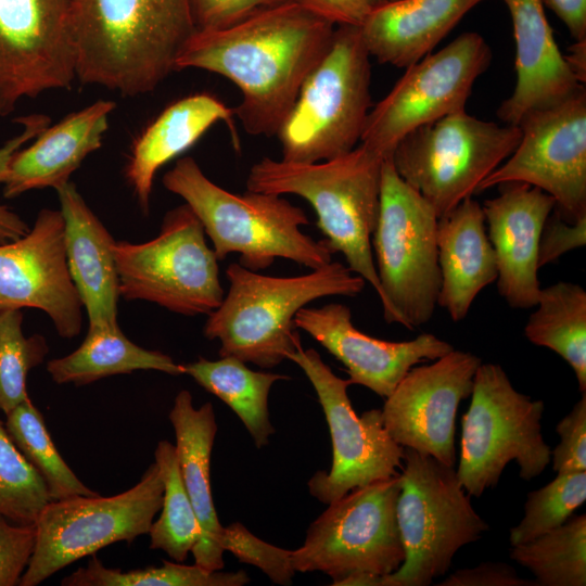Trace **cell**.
Segmentation results:
<instances>
[{"instance_id":"obj_47","label":"cell","mask_w":586,"mask_h":586,"mask_svg":"<svg viewBox=\"0 0 586 586\" xmlns=\"http://www.w3.org/2000/svg\"><path fill=\"white\" fill-rule=\"evenodd\" d=\"M566 26L575 41H586V0H543Z\"/></svg>"},{"instance_id":"obj_23","label":"cell","mask_w":586,"mask_h":586,"mask_svg":"<svg viewBox=\"0 0 586 586\" xmlns=\"http://www.w3.org/2000/svg\"><path fill=\"white\" fill-rule=\"evenodd\" d=\"M64 221L68 271L89 328L117 326L119 281L115 243L73 182L55 190Z\"/></svg>"},{"instance_id":"obj_22","label":"cell","mask_w":586,"mask_h":586,"mask_svg":"<svg viewBox=\"0 0 586 586\" xmlns=\"http://www.w3.org/2000/svg\"><path fill=\"white\" fill-rule=\"evenodd\" d=\"M501 1L512 22L517 84L497 116L518 126L527 113L565 99L583 84L558 48L543 0Z\"/></svg>"},{"instance_id":"obj_33","label":"cell","mask_w":586,"mask_h":586,"mask_svg":"<svg viewBox=\"0 0 586 586\" xmlns=\"http://www.w3.org/2000/svg\"><path fill=\"white\" fill-rule=\"evenodd\" d=\"M163 484L160 518L149 530L150 548L165 551L177 562H183L201 538V527L183 485L176 447L158 442L154 451Z\"/></svg>"},{"instance_id":"obj_18","label":"cell","mask_w":586,"mask_h":586,"mask_svg":"<svg viewBox=\"0 0 586 586\" xmlns=\"http://www.w3.org/2000/svg\"><path fill=\"white\" fill-rule=\"evenodd\" d=\"M481 364L476 355L454 348L430 365L412 367L381 409L393 441L454 467L457 409L471 395Z\"/></svg>"},{"instance_id":"obj_27","label":"cell","mask_w":586,"mask_h":586,"mask_svg":"<svg viewBox=\"0 0 586 586\" xmlns=\"http://www.w3.org/2000/svg\"><path fill=\"white\" fill-rule=\"evenodd\" d=\"M169 420L175 430L176 454L183 485L201 527V538L192 550L195 564L207 570L224 568L220 546L224 526L214 506L209 464L217 432L215 412L211 403L195 408L192 395L182 390L175 397Z\"/></svg>"},{"instance_id":"obj_5","label":"cell","mask_w":586,"mask_h":586,"mask_svg":"<svg viewBox=\"0 0 586 586\" xmlns=\"http://www.w3.org/2000/svg\"><path fill=\"white\" fill-rule=\"evenodd\" d=\"M383 157L364 144L337 157L294 163L264 157L249 171V191L294 194L315 209L317 226L332 253L380 295L371 237L380 209Z\"/></svg>"},{"instance_id":"obj_26","label":"cell","mask_w":586,"mask_h":586,"mask_svg":"<svg viewBox=\"0 0 586 586\" xmlns=\"http://www.w3.org/2000/svg\"><path fill=\"white\" fill-rule=\"evenodd\" d=\"M233 109L211 93H195L165 107L135 139L125 177L144 214H148L156 173L190 149L214 124L225 122L239 149Z\"/></svg>"},{"instance_id":"obj_6","label":"cell","mask_w":586,"mask_h":586,"mask_svg":"<svg viewBox=\"0 0 586 586\" xmlns=\"http://www.w3.org/2000/svg\"><path fill=\"white\" fill-rule=\"evenodd\" d=\"M370 56L359 27L335 26L276 135L281 160L316 163L356 148L371 110Z\"/></svg>"},{"instance_id":"obj_39","label":"cell","mask_w":586,"mask_h":586,"mask_svg":"<svg viewBox=\"0 0 586 586\" xmlns=\"http://www.w3.org/2000/svg\"><path fill=\"white\" fill-rule=\"evenodd\" d=\"M220 546L242 563L260 569L273 583L290 585L295 570L292 550L270 545L252 534L243 524L234 522L224 527Z\"/></svg>"},{"instance_id":"obj_14","label":"cell","mask_w":586,"mask_h":586,"mask_svg":"<svg viewBox=\"0 0 586 586\" xmlns=\"http://www.w3.org/2000/svg\"><path fill=\"white\" fill-rule=\"evenodd\" d=\"M493 53L477 33L467 31L406 67L391 91L370 110L361 144L390 157L412 130L463 111Z\"/></svg>"},{"instance_id":"obj_20","label":"cell","mask_w":586,"mask_h":586,"mask_svg":"<svg viewBox=\"0 0 586 586\" xmlns=\"http://www.w3.org/2000/svg\"><path fill=\"white\" fill-rule=\"evenodd\" d=\"M294 322L345 366L351 384L366 386L385 398L415 365L454 349L431 333L403 342L370 336L353 324L351 309L339 303L305 306Z\"/></svg>"},{"instance_id":"obj_41","label":"cell","mask_w":586,"mask_h":586,"mask_svg":"<svg viewBox=\"0 0 586 586\" xmlns=\"http://www.w3.org/2000/svg\"><path fill=\"white\" fill-rule=\"evenodd\" d=\"M35 545V524H12L0 514V586L20 585Z\"/></svg>"},{"instance_id":"obj_9","label":"cell","mask_w":586,"mask_h":586,"mask_svg":"<svg viewBox=\"0 0 586 586\" xmlns=\"http://www.w3.org/2000/svg\"><path fill=\"white\" fill-rule=\"evenodd\" d=\"M471 404L462 416L457 476L470 496L495 487L514 460L522 480L538 476L551 461L542 436L543 400L518 392L498 364H481L473 378Z\"/></svg>"},{"instance_id":"obj_30","label":"cell","mask_w":586,"mask_h":586,"mask_svg":"<svg viewBox=\"0 0 586 586\" xmlns=\"http://www.w3.org/2000/svg\"><path fill=\"white\" fill-rule=\"evenodd\" d=\"M182 366L183 373L190 375L235 412L257 448L269 443V437L275 433L269 419V393L276 382L290 380V377L254 371L244 361L232 356H225L218 360L200 357Z\"/></svg>"},{"instance_id":"obj_2","label":"cell","mask_w":586,"mask_h":586,"mask_svg":"<svg viewBox=\"0 0 586 586\" xmlns=\"http://www.w3.org/2000/svg\"><path fill=\"white\" fill-rule=\"evenodd\" d=\"M76 78L124 97L149 93L196 30L189 0H71Z\"/></svg>"},{"instance_id":"obj_42","label":"cell","mask_w":586,"mask_h":586,"mask_svg":"<svg viewBox=\"0 0 586 586\" xmlns=\"http://www.w3.org/2000/svg\"><path fill=\"white\" fill-rule=\"evenodd\" d=\"M285 1L289 0H189L196 30L225 28Z\"/></svg>"},{"instance_id":"obj_13","label":"cell","mask_w":586,"mask_h":586,"mask_svg":"<svg viewBox=\"0 0 586 586\" xmlns=\"http://www.w3.org/2000/svg\"><path fill=\"white\" fill-rule=\"evenodd\" d=\"M164 484L153 462L140 481L120 494L51 500L36 525V545L20 585L36 586L113 543L148 534L162 508Z\"/></svg>"},{"instance_id":"obj_19","label":"cell","mask_w":586,"mask_h":586,"mask_svg":"<svg viewBox=\"0 0 586 586\" xmlns=\"http://www.w3.org/2000/svg\"><path fill=\"white\" fill-rule=\"evenodd\" d=\"M37 308L61 337L80 333L82 304L72 281L60 211L41 209L28 232L0 244V310Z\"/></svg>"},{"instance_id":"obj_49","label":"cell","mask_w":586,"mask_h":586,"mask_svg":"<svg viewBox=\"0 0 586 586\" xmlns=\"http://www.w3.org/2000/svg\"><path fill=\"white\" fill-rule=\"evenodd\" d=\"M571 54L565 56L569 65L577 76L581 82H585V52H586V41H575V43L570 48Z\"/></svg>"},{"instance_id":"obj_17","label":"cell","mask_w":586,"mask_h":586,"mask_svg":"<svg viewBox=\"0 0 586 586\" xmlns=\"http://www.w3.org/2000/svg\"><path fill=\"white\" fill-rule=\"evenodd\" d=\"M71 0H0V116L76 78Z\"/></svg>"},{"instance_id":"obj_11","label":"cell","mask_w":586,"mask_h":586,"mask_svg":"<svg viewBox=\"0 0 586 586\" xmlns=\"http://www.w3.org/2000/svg\"><path fill=\"white\" fill-rule=\"evenodd\" d=\"M119 295L184 316L209 315L225 293L218 259L204 228L184 203L168 211L158 234L142 243L116 241Z\"/></svg>"},{"instance_id":"obj_21","label":"cell","mask_w":586,"mask_h":586,"mask_svg":"<svg viewBox=\"0 0 586 586\" xmlns=\"http://www.w3.org/2000/svg\"><path fill=\"white\" fill-rule=\"evenodd\" d=\"M497 187L499 194L482 207L496 256L498 293L512 308H532L542 289L539 238L556 203L549 194L526 183Z\"/></svg>"},{"instance_id":"obj_36","label":"cell","mask_w":586,"mask_h":586,"mask_svg":"<svg viewBox=\"0 0 586 586\" xmlns=\"http://www.w3.org/2000/svg\"><path fill=\"white\" fill-rule=\"evenodd\" d=\"M21 310H0V410L4 415L29 398L27 374L49 352L42 335L25 336Z\"/></svg>"},{"instance_id":"obj_37","label":"cell","mask_w":586,"mask_h":586,"mask_svg":"<svg viewBox=\"0 0 586 586\" xmlns=\"http://www.w3.org/2000/svg\"><path fill=\"white\" fill-rule=\"evenodd\" d=\"M51 500L44 481L0 420V514L13 523L35 524Z\"/></svg>"},{"instance_id":"obj_43","label":"cell","mask_w":586,"mask_h":586,"mask_svg":"<svg viewBox=\"0 0 586 586\" xmlns=\"http://www.w3.org/2000/svg\"><path fill=\"white\" fill-rule=\"evenodd\" d=\"M586 244V217L570 222L557 213L547 218L539 238L538 266L552 263L563 254Z\"/></svg>"},{"instance_id":"obj_15","label":"cell","mask_w":586,"mask_h":586,"mask_svg":"<svg viewBox=\"0 0 586 586\" xmlns=\"http://www.w3.org/2000/svg\"><path fill=\"white\" fill-rule=\"evenodd\" d=\"M512 154L477 192L508 182L536 187L555 200V213L574 222L586 217V89L527 113L518 124Z\"/></svg>"},{"instance_id":"obj_34","label":"cell","mask_w":586,"mask_h":586,"mask_svg":"<svg viewBox=\"0 0 586 586\" xmlns=\"http://www.w3.org/2000/svg\"><path fill=\"white\" fill-rule=\"evenodd\" d=\"M5 429L24 457L44 481L52 500L93 496L58 451L43 417L30 398L5 415Z\"/></svg>"},{"instance_id":"obj_25","label":"cell","mask_w":586,"mask_h":586,"mask_svg":"<svg viewBox=\"0 0 586 586\" xmlns=\"http://www.w3.org/2000/svg\"><path fill=\"white\" fill-rule=\"evenodd\" d=\"M436 244L441 273L437 305L458 322L498 276L482 205L468 198L440 217Z\"/></svg>"},{"instance_id":"obj_12","label":"cell","mask_w":586,"mask_h":586,"mask_svg":"<svg viewBox=\"0 0 586 586\" xmlns=\"http://www.w3.org/2000/svg\"><path fill=\"white\" fill-rule=\"evenodd\" d=\"M398 474L356 488L329 504L292 551L295 572H321L333 586L357 574L395 572L405 560L396 518Z\"/></svg>"},{"instance_id":"obj_35","label":"cell","mask_w":586,"mask_h":586,"mask_svg":"<svg viewBox=\"0 0 586 586\" xmlns=\"http://www.w3.org/2000/svg\"><path fill=\"white\" fill-rule=\"evenodd\" d=\"M162 566L122 571L106 568L92 555L86 566L64 577L63 586H242L250 583L244 571L221 572L198 564L163 561Z\"/></svg>"},{"instance_id":"obj_24","label":"cell","mask_w":586,"mask_h":586,"mask_svg":"<svg viewBox=\"0 0 586 586\" xmlns=\"http://www.w3.org/2000/svg\"><path fill=\"white\" fill-rule=\"evenodd\" d=\"M115 102L98 100L48 126L27 148L18 150L9 164L2 184L4 198L53 188L69 182L84 160L101 148Z\"/></svg>"},{"instance_id":"obj_3","label":"cell","mask_w":586,"mask_h":586,"mask_svg":"<svg viewBox=\"0 0 586 586\" xmlns=\"http://www.w3.org/2000/svg\"><path fill=\"white\" fill-rule=\"evenodd\" d=\"M228 292L212 311L203 333L220 343L219 356H232L263 369L280 365L301 343L294 322L300 309L326 296H356L366 281L340 262L306 275L275 277L238 263L226 269Z\"/></svg>"},{"instance_id":"obj_8","label":"cell","mask_w":586,"mask_h":586,"mask_svg":"<svg viewBox=\"0 0 586 586\" xmlns=\"http://www.w3.org/2000/svg\"><path fill=\"white\" fill-rule=\"evenodd\" d=\"M437 219L424 198L399 177L391 156L385 158L371 247L388 323L413 330L435 313L441 288Z\"/></svg>"},{"instance_id":"obj_32","label":"cell","mask_w":586,"mask_h":586,"mask_svg":"<svg viewBox=\"0 0 586 586\" xmlns=\"http://www.w3.org/2000/svg\"><path fill=\"white\" fill-rule=\"evenodd\" d=\"M510 558L528 569L542 586L586 585V514L512 546Z\"/></svg>"},{"instance_id":"obj_29","label":"cell","mask_w":586,"mask_h":586,"mask_svg":"<svg viewBox=\"0 0 586 586\" xmlns=\"http://www.w3.org/2000/svg\"><path fill=\"white\" fill-rule=\"evenodd\" d=\"M137 370L183 374L182 365L164 353L145 349L132 343L118 324L88 328L87 335L77 349L47 364V371L58 384L85 385Z\"/></svg>"},{"instance_id":"obj_28","label":"cell","mask_w":586,"mask_h":586,"mask_svg":"<svg viewBox=\"0 0 586 586\" xmlns=\"http://www.w3.org/2000/svg\"><path fill=\"white\" fill-rule=\"evenodd\" d=\"M482 0H395L359 27L370 55L406 68L432 53L460 20Z\"/></svg>"},{"instance_id":"obj_10","label":"cell","mask_w":586,"mask_h":586,"mask_svg":"<svg viewBox=\"0 0 586 586\" xmlns=\"http://www.w3.org/2000/svg\"><path fill=\"white\" fill-rule=\"evenodd\" d=\"M520 139L519 126L482 120L463 110L409 132L391 160L399 177L440 218L472 198Z\"/></svg>"},{"instance_id":"obj_16","label":"cell","mask_w":586,"mask_h":586,"mask_svg":"<svg viewBox=\"0 0 586 586\" xmlns=\"http://www.w3.org/2000/svg\"><path fill=\"white\" fill-rule=\"evenodd\" d=\"M288 359L314 386L332 440L331 470L310 477V495L329 505L356 488L397 475L404 447L386 432L381 409L357 416L347 394L349 380L334 374L314 348L304 349L300 343Z\"/></svg>"},{"instance_id":"obj_48","label":"cell","mask_w":586,"mask_h":586,"mask_svg":"<svg viewBox=\"0 0 586 586\" xmlns=\"http://www.w3.org/2000/svg\"><path fill=\"white\" fill-rule=\"evenodd\" d=\"M29 229L16 213L0 204V244L25 235Z\"/></svg>"},{"instance_id":"obj_45","label":"cell","mask_w":586,"mask_h":586,"mask_svg":"<svg viewBox=\"0 0 586 586\" xmlns=\"http://www.w3.org/2000/svg\"><path fill=\"white\" fill-rule=\"evenodd\" d=\"M441 586H533L532 581L522 578L507 563L486 562L474 568L461 569L449 574Z\"/></svg>"},{"instance_id":"obj_44","label":"cell","mask_w":586,"mask_h":586,"mask_svg":"<svg viewBox=\"0 0 586 586\" xmlns=\"http://www.w3.org/2000/svg\"><path fill=\"white\" fill-rule=\"evenodd\" d=\"M334 26L360 27L378 9L395 0H292Z\"/></svg>"},{"instance_id":"obj_31","label":"cell","mask_w":586,"mask_h":586,"mask_svg":"<svg viewBox=\"0 0 586 586\" xmlns=\"http://www.w3.org/2000/svg\"><path fill=\"white\" fill-rule=\"evenodd\" d=\"M534 307L524 327L526 339L563 358L574 371L581 393H586L585 289L559 281L540 289Z\"/></svg>"},{"instance_id":"obj_1","label":"cell","mask_w":586,"mask_h":586,"mask_svg":"<svg viewBox=\"0 0 586 586\" xmlns=\"http://www.w3.org/2000/svg\"><path fill=\"white\" fill-rule=\"evenodd\" d=\"M334 29L289 0L225 28L195 30L180 50L175 72L199 68L228 78L242 94L233 112L244 130L272 137L329 49Z\"/></svg>"},{"instance_id":"obj_7","label":"cell","mask_w":586,"mask_h":586,"mask_svg":"<svg viewBox=\"0 0 586 586\" xmlns=\"http://www.w3.org/2000/svg\"><path fill=\"white\" fill-rule=\"evenodd\" d=\"M396 518L403 564L379 586H428L444 575L455 553L481 538L488 524L476 513L454 467L404 447Z\"/></svg>"},{"instance_id":"obj_4","label":"cell","mask_w":586,"mask_h":586,"mask_svg":"<svg viewBox=\"0 0 586 586\" xmlns=\"http://www.w3.org/2000/svg\"><path fill=\"white\" fill-rule=\"evenodd\" d=\"M164 187L183 199L201 221L218 260L239 254V264L258 271L277 258L310 269L332 260L324 240L316 241L301 227L305 212L278 194L231 193L209 180L191 156L179 158L163 177Z\"/></svg>"},{"instance_id":"obj_46","label":"cell","mask_w":586,"mask_h":586,"mask_svg":"<svg viewBox=\"0 0 586 586\" xmlns=\"http://www.w3.org/2000/svg\"><path fill=\"white\" fill-rule=\"evenodd\" d=\"M15 122L22 126V130L0 148V187L4 182L13 155L50 125V117L44 114H29L15 118Z\"/></svg>"},{"instance_id":"obj_40","label":"cell","mask_w":586,"mask_h":586,"mask_svg":"<svg viewBox=\"0 0 586 586\" xmlns=\"http://www.w3.org/2000/svg\"><path fill=\"white\" fill-rule=\"evenodd\" d=\"M560 444L551 451L557 474L586 471V393L557 424Z\"/></svg>"},{"instance_id":"obj_38","label":"cell","mask_w":586,"mask_h":586,"mask_svg":"<svg viewBox=\"0 0 586 586\" xmlns=\"http://www.w3.org/2000/svg\"><path fill=\"white\" fill-rule=\"evenodd\" d=\"M586 500V471L557 474L527 494L524 517L510 530L511 546L530 542L565 523Z\"/></svg>"}]
</instances>
